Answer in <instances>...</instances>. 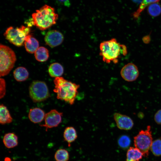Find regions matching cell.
<instances>
[{"label":"cell","mask_w":161,"mask_h":161,"mask_svg":"<svg viewBox=\"0 0 161 161\" xmlns=\"http://www.w3.org/2000/svg\"><path fill=\"white\" fill-rule=\"evenodd\" d=\"M54 92L58 99L64 100L71 105L74 104L80 85L69 81L63 77L55 78L54 80Z\"/></svg>","instance_id":"1"},{"label":"cell","mask_w":161,"mask_h":161,"mask_svg":"<svg viewBox=\"0 0 161 161\" xmlns=\"http://www.w3.org/2000/svg\"><path fill=\"white\" fill-rule=\"evenodd\" d=\"M58 15L54 8L45 5L32 14V24L41 30H44L56 23Z\"/></svg>","instance_id":"2"},{"label":"cell","mask_w":161,"mask_h":161,"mask_svg":"<svg viewBox=\"0 0 161 161\" xmlns=\"http://www.w3.org/2000/svg\"><path fill=\"white\" fill-rule=\"evenodd\" d=\"M100 55L102 57L103 61L109 63L112 61L116 64L121 54L126 55L127 52L126 47L120 44L115 38L101 42L100 46Z\"/></svg>","instance_id":"3"},{"label":"cell","mask_w":161,"mask_h":161,"mask_svg":"<svg viewBox=\"0 0 161 161\" xmlns=\"http://www.w3.org/2000/svg\"><path fill=\"white\" fill-rule=\"evenodd\" d=\"M0 76L7 75L13 68L16 60L14 51L8 46L0 44Z\"/></svg>","instance_id":"4"},{"label":"cell","mask_w":161,"mask_h":161,"mask_svg":"<svg viewBox=\"0 0 161 161\" xmlns=\"http://www.w3.org/2000/svg\"><path fill=\"white\" fill-rule=\"evenodd\" d=\"M151 127L148 126L146 129L141 130L134 137L135 146L143 154V156L147 157L149 154L153 142Z\"/></svg>","instance_id":"5"},{"label":"cell","mask_w":161,"mask_h":161,"mask_svg":"<svg viewBox=\"0 0 161 161\" xmlns=\"http://www.w3.org/2000/svg\"><path fill=\"white\" fill-rule=\"evenodd\" d=\"M30 29L29 27L22 25L14 28L10 27L6 30L4 35L9 41L17 47H21L24 43L25 39L29 35Z\"/></svg>","instance_id":"6"},{"label":"cell","mask_w":161,"mask_h":161,"mask_svg":"<svg viewBox=\"0 0 161 161\" xmlns=\"http://www.w3.org/2000/svg\"><path fill=\"white\" fill-rule=\"evenodd\" d=\"M29 95L33 102L44 101L50 96L47 86L44 81L34 80L29 87Z\"/></svg>","instance_id":"7"},{"label":"cell","mask_w":161,"mask_h":161,"mask_svg":"<svg viewBox=\"0 0 161 161\" xmlns=\"http://www.w3.org/2000/svg\"><path fill=\"white\" fill-rule=\"evenodd\" d=\"M62 112H59L56 109H52L47 113L44 117V123L40 125L45 127L46 130L58 126L62 121Z\"/></svg>","instance_id":"8"},{"label":"cell","mask_w":161,"mask_h":161,"mask_svg":"<svg viewBox=\"0 0 161 161\" xmlns=\"http://www.w3.org/2000/svg\"><path fill=\"white\" fill-rule=\"evenodd\" d=\"M120 73L122 78L128 82L135 81L139 75L137 66L132 63H129L125 65L121 69Z\"/></svg>","instance_id":"9"},{"label":"cell","mask_w":161,"mask_h":161,"mask_svg":"<svg viewBox=\"0 0 161 161\" xmlns=\"http://www.w3.org/2000/svg\"><path fill=\"white\" fill-rule=\"evenodd\" d=\"M113 116L117 126L119 129L128 130L133 127V120L129 117L118 113H114Z\"/></svg>","instance_id":"10"},{"label":"cell","mask_w":161,"mask_h":161,"mask_svg":"<svg viewBox=\"0 0 161 161\" xmlns=\"http://www.w3.org/2000/svg\"><path fill=\"white\" fill-rule=\"evenodd\" d=\"M64 40L63 34L58 31L53 30L49 31L44 38L45 41L47 45L54 47L61 44Z\"/></svg>","instance_id":"11"},{"label":"cell","mask_w":161,"mask_h":161,"mask_svg":"<svg viewBox=\"0 0 161 161\" xmlns=\"http://www.w3.org/2000/svg\"><path fill=\"white\" fill-rule=\"evenodd\" d=\"M45 115L43 110L36 107L30 109L28 117L32 122L37 123L41 122L44 119Z\"/></svg>","instance_id":"12"},{"label":"cell","mask_w":161,"mask_h":161,"mask_svg":"<svg viewBox=\"0 0 161 161\" xmlns=\"http://www.w3.org/2000/svg\"><path fill=\"white\" fill-rule=\"evenodd\" d=\"M24 44L26 50L30 53H35L39 46L38 41L30 34L26 37Z\"/></svg>","instance_id":"13"},{"label":"cell","mask_w":161,"mask_h":161,"mask_svg":"<svg viewBox=\"0 0 161 161\" xmlns=\"http://www.w3.org/2000/svg\"><path fill=\"white\" fill-rule=\"evenodd\" d=\"M3 141L5 146L7 148H13L18 145V137L13 133H7L4 135Z\"/></svg>","instance_id":"14"},{"label":"cell","mask_w":161,"mask_h":161,"mask_svg":"<svg viewBox=\"0 0 161 161\" xmlns=\"http://www.w3.org/2000/svg\"><path fill=\"white\" fill-rule=\"evenodd\" d=\"M63 137L64 140L68 143V146H70L71 144L77 139L78 135L76 129L72 126H69L65 129Z\"/></svg>","instance_id":"15"},{"label":"cell","mask_w":161,"mask_h":161,"mask_svg":"<svg viewBox=\"0 0 161 161\" xmlns=\"http://www.w3.org/2000/svg\"><path fill=\"white\" fill-rule=\"evenodd\" d=\"M143 156L142 153L138 149L130 147L127 151L126 161H139Z\"/></svg>","instance_id":"16"},{"label":"cell","mask_w":161,"mask_h":161,"mask_svg":"<svg viewBox=\"0 0 161 161\" xmlns=\"http://www.w3.org/2000/svg\"><path fill=\"white\" fill-rule=\"evenodd\" d=\"M48 72L52 77L56 78L61 77L63 74L64 68L60 64L58 63L52 64L48 68Z\"/></svg>","instance_id":"17"},{"label":"cell","mask_w":161,"mask_h":161,"mask_svg":"<svg viewBox=\"0 0 161 161\" xmlns=\"http://www.w3.org/2000/svg\"><path fill=\"white\" fill-rule=\"evenodd\" d=\"M13 118L7 107L3 104L0 106V123L2 125L10 123Z\"/></svg>","instance_id":"18"},{"label":"cell","mask_w":161,"mask_h":161,"mask_svg":"<svg viewBox=\"0 0 161 161\" xmlns=\"http://www.w3.org/2000/svg\"><path fill=\"white\" fill-rule=\"evenodd\" d=\"M13 74L14 78L18 82L26 80L29 76L27 70L25 67L21 66L16 68L14 71Z\"/></svg>","instance_id":"19"},{"label":"cell","mask_w":161,"mask_h":161,"mask_svg":"<svg viewBox=\"0 0 161 161\" xmlns=\"http://www.w3.org/2000/svg\"><path fill=\"white\" fill-rule=\"evenodd\" d=\"M34 53L36 59L40 62L46 61L49 57L48 50L47 48L43 47H39Z\"/></svg>","instance_id":"20"},{"label":"cell","mask_w":161,"mask_h":161,"mask_svg":"<svg viewBox=\"0 0 161 161\" xmlns=\"http://www.w3.org/2000/svg\"><path fill=\"white\" fill-rule=\"evenodd\" d=\"M160 0H143L137 9L133 14V16L134 18H138L141 13L146 7L153 3H157Z\"/></svg>","instance_id":"21"},{"label":"cell","mask_w":161,"mask_h":161,"mask_svg":"<svg viewBox=\"0 0 161 161\" xmlns=\"http://www.w3.org/2000/svg\"><path fill=\"white\" fill-rule=\"evenodd\" d=\"M54 158L56 161H68L69 159V153L65 149H60L55 152Z\"/></svg>","instance_id":"22"},{"label":"cell","mask_w":161,"mask_h":161,"mask_svg":"<svg viewBox=\"0 0 161 161\" xmlns=\"http://www.w3.org/2000/svg\"><path fill=\"white\" fill-rule=\"evenodd\" d=\"M157 3L151 4L149 5L148 7V13L152 16H157L161 13V7L160 4Z\"/></svg>","instance_id":"23"},{"label":"cell","mask_w":161,"mask_h":161,"mask_svg":"<svg viewBox=\"0 0 161 161\" xmlns=\"http://www.w3.org/2000/svg\"><path fill=\"white\" fill-rule=\"evenodd\" d=\"M151 151L156 156L161 155V139H157L153 141L151 145Z\"/></svg>","instance_id":"24"},{"label":"cell","mask_w":161,"mask_h":161,"mask_svg":"<svg viewBox=\"0 0 161 161\" xmlns=\"http://www.w3.org/2000/svg\"><path fill=\"white\" fill-rule=\"evenodd\" d=\"M131 142V140L129 137L125 135L121 136L117 141L119 146L123 149L127 148L129 146Z\"/></svg>","instance_id":"25"},{"label":"cell","mask_w":161,"mask_h":161,"mask_svg":"<svg viewBox=\"0 0 161 161\" xmlns=\"http://www.w3.org/2000/svg\"><path fill=\"white\" fill-rule=\"evenodd\" d=\"M6 92L5 83L3 78H0V98L3 97Z\"/></svg>","instance_id":"26"},{"label":"cell","mask_w":161,"mask_h":161,"mask_svg":"<svg viewBox=\"0 0 161 161\" xmlns=\"http://www.w3.org/2000/svg\"><path fill=\"white\" fill-rule=\"evenodd\" d=\"M154 119L157 124L161 125V109L159 110L155 113Z\"/></svg>","instance_id":"27"},{"label":"cell","mask_w":161,"mask_h":161,"mask_svg":"<svg viewBox=\"0 0 161 161\" xmlns=\"http://www.w3.org/2000/svg\"><path fill=\"white\" fill-rule=\"evenodd\" d=\"M58 1L61 3H64L66 5H67L69 4V0H57Z\"/></svg>","instance_id":"28"},{"label":"cell","mask_w":161,"mask_h":161,"mask_svg":"<svg viewBox=\"0 0 161 161\" xmlns=\"http://www.w3.org/2000/svg\"><path fill=\"white\" fill-rule=\"evenodd\" d=\"M134 2L137 4L140 3L143 0H132Z\"/></svg>","instance_id":"29"}]
</instances>
